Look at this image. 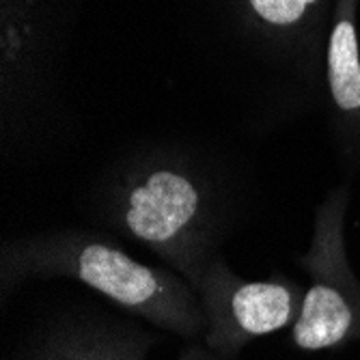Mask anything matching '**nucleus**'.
Instances as JSON below:
<instances>
[{"label": "nucleus", "instance_id": "1", "mask_svg": "<svg viewBox=\"0 0 360 360\" xmlns=\"http://www.w3.org/2000/svg\"><path fill=\"white\" fill-rule=\"evenodd\" d=\"M100 220L165 259L194 289L226 231L229 203L203 165L143 155L112 167L97 192Z\"/></svg>", "mask_w": 360, "mask_h": 360}, {"label": "nucleus", "instance_id": "2", "mask_svg": "<svg viewBox=\"0 0 360 360\" xmlns=\"http://www.w3.org/2000/svg\"><path fill=\"white\" fill-rule=\"evenodd\" d=\"M30 276L72 278L167 333L184 339L205 335L199 296L181 274L141 264L104 236L60 229L3 244V287Z\"/></svg>", "mask_w": 360, "mask_h": 360}, {"label": "nucleus", "instance_id": "3", "mask_svg": "<svg viewBox=\"0 0 360 360\" xmlns=\"http://www.w3.org/2000/svg\"><path fill=\"white\" fill-rule=\"evenodd\" d=\"M349 188L337 186L315 210L313 238L298 264L309 274L291 341L302 352H323L360 339V278L354 274L345 216Z\"/></svg>", "mask_w": 360, "mask_h": 360}, {"label": "nucleus", "instance_id": "4", "mask_svg": "<svg viewBox=\"0 0 360 360\" xmlns=\"http://www.w3.org/2000/svg\"><path fill=\"white\" fill-rule=\"evenodd\" d=\"M194 291L205 315L203 345L226 358H238L250 341L296 323L304 298L296 281H246L220 255L210 259Z\"/></svg>", "mask_w": 360, "mask_h": 360}, {"label": "nucleus", "instance_id": "5", "mask_svg": "<svg viewBox=\"0 0 360 360\" xmlns=\"http://www.w3.org/2000/svg\"><path fill=\"white\" fill-rule=\"evenodd\" d=\"M149 349L151 339L141 328L74 319L48 330L24 360H147Z\"/></svg>", "mask_w": 360, "mask_h": 360}, {"label": "nucleus", "instance_id": "6", "mask_svg": "<svg viewBox=\"0 0 360 360\" xmlns=\"http://www.w3.org/2000/svg\"><path fill=\"white\" fill-rule=\"evenodd\" d=\"M328 89L337 110L360 125V46L354 22V0H341L328 37Z\"/></svg>", "mask_w": 360, "mask_h": 360}, {"label": "nucleus", "instance_id": "7", "mask_svg": "<svg viewBox=\"0 0 360 360\" xmlns=\"http://www.w3.org/2000/svg\"><path fill=\"white\" fill-rule=\"evenodd\" d=\"M259 20L270 26H298L319 0H248Z\"/></svg>", "mask_w": 360, "mask_h": 360}, {"label": "nucleus", "instance_id": "8", "mask_svg": "<svg viewBox=\"0 0 360 360\" xmlns=\"http://www.w3.org/2000/svg\"><path fill=\"white\" fill-rule=\"evenodd\" d=\"M177 360H236V358H226L222 354H216L214 349H210L201 343V345H192V347L184 349Z\"/></svg>", "mask_w": 360, "mask_h": 360}]
</instances>
